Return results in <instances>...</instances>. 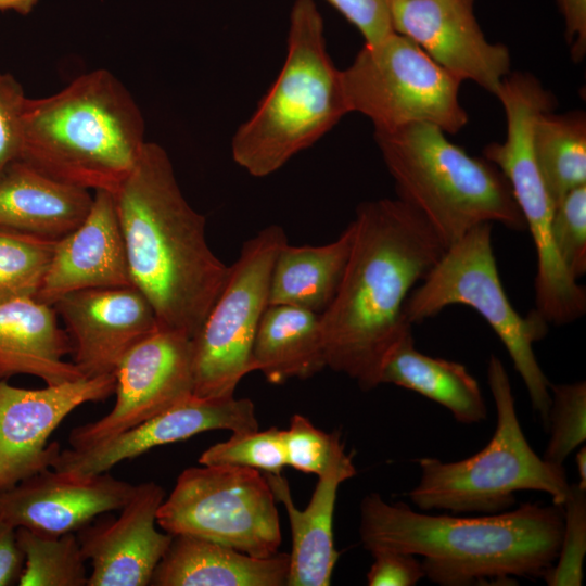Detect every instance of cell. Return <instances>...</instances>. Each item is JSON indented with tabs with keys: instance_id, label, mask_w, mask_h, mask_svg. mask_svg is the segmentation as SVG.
I'll return each instance as SVG.
<instances>
[{
	"instance_id": "6da1fadb",
	"label": "cell",
	"mask_w": 586,
	"mask_h": 586,
	"mask_svg": "<svg viewBox=\"0 0 586 586\" xmlns=\"http://www.w3.org/2000/svg\"><path fill=\"white\" fill-rule=\"evenodd\" d=\"M352 225L347 265L320 323L327 367L370 391L388 356L412 336L405 303L446 247L397 198L361 203Z\"/></svg>"
},
{
	"instance_id": "7a4b0ae2",
	"label": "cell",
	"mask_w": 586,
	"mask_h": 586,
	"mask_svg": "<svg viewBox=\"0 0 586 586\" xmlns=\"http://www.w3.org/2000/svg\"><path fill=\"white\" fill-rule=\"evenodd\" d=\"M113 194L132 285L161 328L193 339L231 271L207 243L205 216L188 203L168 154L154 142H145Z\"/></svg>"
},
{
	"instance_id": "3957f363",
	"label": "cell",
	"mask_w": 586,
	"mask_h": 586,
	"mask_svg": "<svg viewBox=\"0 0 586 586\" xmlns=\"http://www.w3.org/2000/svg\"><path fill=\"white\" fill-rule=\"evenodd\" d=\"M562 533V506L555 504L458 517L416 511L377 493L360 502L364 548L420 556L425 577L442 586L543 577L558 557Z\"/></svg>"
},
{
	"instance_id": "277c9868",
	"label": "cell",
	"mask_w": 586,
	"mask_h": 586,
	"mask_svg": "<svg viewBox=\"0 0 586 586\" xmlns=\"http://www.w3.org/2000/svg\"><path fill=\"white\" fill-rule=\"evenodd\" d=\"M144 137L133 97L99 68L52 95L27 98L18 160L59 181L114 193L135 167Z\"/></svg>"
},
{
	"instance_id": "5b68a950",
	"label": "cell",
	"mask_w": 586,
	"mask_h": 586,
	"mask_svg": "<svg viewBox=\"0 0 586 586\" xmlns=\"http://www.w3.org/2000/svg\"><path fill=\"white\" fill-rule=\"evenodd\" d=\"M374 140L397 199L423 217L445 247L481 224L526 229L502 173L453 143L441 128L415 123L374 130Z\"/></svg>"
},
{
	"instance_id": "8992f818",
	"label": "cell",
	"mask_w": 586,
	"mask_h": 586,
	"mask_svg": "<svg viewBox=\"0 0 586 586\" xmlns=\"http://www.w3.org/2000/svg\"><path fill=\"white\" fill-rule=\"evenodd\" d=\"M323 20L314 0H295L283 66L231 141L234 162L266 177L309 148L348 113L341 71L332 63Z\"/></svg>"
},
{
	"instance_id": "52a82bcc",
	"label": "cell",
	"mask_w": 586,
	"mask_h": 586,
	"mask_svg": "<svg viewBox=\"0 0 586 586\" xmlns=\"http://www.w3.org/2000/svg\"><path fill=\"white\" fill-rule=\"evenodd\" d=\"M487 383L496 407V426L487 445L473 456L446 462L418 459L420 480L409 498L421 511L492 514L515 504L519 491L548 494L562 506L570 489L563 466L539 457L528 444L515 410L509 375L492 355Z\"/></svg>"
},
{
	"instance_id": "ba28073f",
	"label": "cell",
	"mask_w": 586,
	"mask_h": 586,
	"mask_svg": "<svg viewBox=\"0 0 586 586\" xmlns=\"http://www.w3.org/2000/svg\"><path fill=\"white\" fill-rule=\"evenodd\" d=\"M492 224H481L447 246L404 306L410 324L420 323L450 305H466L488 323L506 347L532 406L546 428L550 382L533 345L546 336L548 322L535 310L520 315L502 286L492 243Z\"/></svg>"
},
{
	"instance_id": "9c48e42d",
	"label": "cell",
	"mask_w": 586,
	"mask_h": 586,
	"mask_svg": "<svg viewBox=\"0 0 586 586\" xmlns=\"http://www.w3.org/2000/svg\"><path fill=\"white\" fill-rule=\"evenodd\" d=\"M461 84L415 41L396 31L365 44L341 71L348 113L365 115L374 130L425 123L457 133L469 120L459 99Z\"/></svg>"
},
{
	"instance_id": "30bf717a",
	"label": "cell",
	"mask_w": 586,
	"mask_h": 586,
	"mask_svg": "<svg viewBox=\"0 0 586 586\" xmlns=\"http://www.w3.org/2000/svg\"><path fill=\"white\" fill-rule=\"evenodd\" d=\"M183 470L157 511L170 535L208 539L246 555L267 558L281 545L277 498L264 472L228 464Z\"/></svg>"
},
{
	"instance_id": "8fae6325",
	"label": "cell",
	"mask_w": 586,
	"mask_h": 586,
	"mask_svg": "<svg viewBox=\"0 0 586 586\" xmlns=\"http://www.w3.org/2000/svg\"><path fill=\"white\" fill-rule=\"evenodd\" d=\"M285 242L284 230L270 225L243 243L226 285L192 339L193 395L233 397L242 378L253 372V344L268 306L271 270Z\"/></svg>"
},
{
	"instance_id": "7c38bea8",
	"label": "cell",
	"mask_w": 586,
	"mask_h": 586,
	"mask_svg": "<svg viewBox=\"0 0 586 586\" xmlns=\"http://www.w3.org/2000/svg\"><path fill=\"white\" fill-rule=\"evenodd\" d=\"M116 400L112 410L71 431V448L106 441L193 395L192 339L165 328L142 339L114 371Z\"/></svg>"
},
{
	"instance_id": "4fadbf2b",
	"label": "cell",
	"mask_w": 586,
	"mask_h": 586,
	"mask_svg": "<svg viewBox=\"0 0 586 586\" xmlns=\"http://www.w3.org/2000/svg\"><path fill=\"white\" fill-rule=\"evenodd\" d=\"M114 373L23 388L0 379V492L52 468L61 447L48 444L60 423L78 406L115 392Z\"/></svg>"
},
{
	"instance_id": "5bb4252c",
	"label": "cell",
	"mask_w": 586,
	"mask_h": 586,
	"mask_svg": "<svg viewBox=\"0 0 586 586\" xmlns=\"http://www.w3.org/2000/svg\"><path fill=\"white\" fill-rule=\"evenodd\" d=\"M390 10L393 30L459 80H471L496 95L511 73L508 48L486 39L474 0H390Z\"/></svg>"
},
{
	"instance_id": "9a60e30c",
	"label": "cell",
	"mask_w": 586,
	"mask_h": 586,
	"mask_svg": "<svg viewBox=\"0 0 586 586\" xmlns=\"http://www.w3.org/2000/svg\"><path fill=\"white\" fill-rule=\"evenodd\" d=\"M52 306L71 339L73 362L86 378L114 373L133 345L161 328L133 285L71 292Z\"/></svg>"
},
{
	"instance_id": "2e32d148",
	"label": "cell",
	"mask_w": 586,
	"mask_h": 586,
	"mask_svg": "<svg viewBox=\"0 0 586 586\" xmlns=\"http://www.w3.org/2000/svg\"><path fill=\"white\" fill-rule=\"evenodd\" d=\"M259 430L249 398H201L195 395L93 446L60 450L52 469L80 475L107 472L117 463L152 448L181 442L203 432Z\"/></svg>"
},
{
	"instance_id": "e0dca14e",
	"label": "cell",
	"mask_w": 586,
	"mask_h": 586,
	"mask_svg": "<svg viewBox=\"0 0 586 586\" xmlns=\"http://www.w3.org/2000/svg\"><path fill=\"white\" fill-rule=\"evenodd\" d=\"M165 499L155 482L135 485L117 518L90 522L77 537L92 571L87 586H148L173 535L156 528Z\"/></svg>"
},
{
	"instance_id": "ac0fdd59",
	"label": "cell",
	"mask_w": 586,
	"mask_h": 586,
	"mask_svg": "<svg viewBox=\"0 0 586 586\" xmlns=\"http://www.w3.org/2000/svg\"><path fill=\"white\" fill-rule=\"evenodd\" d=\"M133 489L107 472L80 475L49 468L0 492V518L47 535L77 533L99 515L120 510Z\"/></svg>"
},
{
	"instance_id": "d6986e66",
	"label": "cell",
	"mask_w": 586,
	"mask_h": 586,
	"mask_svg": "<svg viewBox=\"0 0 586 586\" xmlns=\"http://www.w3.org/2000/svg\"><path fill=\"white\" fill-rule=\"evenodd\" d=\"M132 285L114 194L94 191L82 221L56 241L36 297L52 305L79 290Z\"/></svg>"
},
{
	"instance_id": "ffe728a7",
	"label": "cell",
	"mask_w": 586,
	"mask_h": 586,
	"mask_svg": "<svg viewBox=\"0 0 586 586\" xmlns=\"http://www.w3.org/2000/svg\"><path fill=\"white\" fill-rule=\"evenodd\" d=\"M56 318L53 306L35 295L0 297V379L28 374L53 385L86 378L64 360L73 347Z\"/></svg>"
},
{
	"instance_id": "44dd1931",
	"label": "cell",
	"mask_w": 586,
	"mask_h": 586,
	"mask_svg": "<svg viewBox=\"0 0 586 586\" xmlns=\"http://www.w3.org/2000/svg\"><path fill=\"white\" fill-rule=\"evenodd\" d=\"M277 498L285 507L292 535L286 586H329L339 552L333 543V514L340 485L356 474L353 454L346 450L318 476L305 509L293 502L289 483L281 473H265Z\"/></svg>"
},
{
	"instance_id": "7402d4cb",
	"label": "cell",
	"mask_w": 586,
	"mask_h": 586,
	"mask_svg": "<svg viewBox=\"0 0 586 586\" xmlns=\"http://www.w3.org/2000/svg\"><path fill=\"white\" fill-rule=\"evenodd\" d=\"M290 555L267 558L191 535H173L153 586H286Z\"/></svg>"
},
{
	"instance_id": "603a6c76",
	"label": "cell",
	"mask_w": 586,
	"mask_h": 586,
	"mask_svg": "<svg viewBox=\"0 0 586 586\" xmlns=\"http://www.w3.org/2000/svg\"><path fill=\"white\" fill-rule=\"evenodd\" d=\"M93 195L22 160L0 175V227L58 241L85 218Z\"/></svg>"
},
{
	"instance_id": "cb8c5ba5",
	"label": "cell",
	"mask_w": 586,
	"mask_h": 586,
	"mask_svg": "<svg viewBox=\"0 0 586 586\" xmlns=\"http://www.w3.org/2000/svg\"><path fill=\"white\" fill-rule=\"evenodd\" d=\"M252 367L273 384L320 372L327 367L320 315L290 305H268L256 331Z\"/></svg>"
},
{
	"instance_id": "d4e9b609",
	"label": "cell",
	"mask_w": 586,
	"mask_h": 586,
	"mask_svg": "<svg viewBox=\"0 0 586 586\" xmlns=\"http://www.w3.org/2000/svg\"><path fill=\"white\" fill-rule=\"evenodd\" d=\"M354 239L352 222L331 243L279 250L270 276L268 305H290L321 315L340 288Z\"/></svg>"
},
{
	"instance_id": "484cf974",
	"label": "cell",
	"mask_w": 586,
	"mask_h": 586,
	"mask_svg": "<svg viewBox=\"0 0 586 586\" xmlns=\"http://www.w3.org/2000/svg\"><path fill=\"white\" fill-rule=\"evenodd\" d=\"M380 383L416 392L445 407L463 424L487 419V407L476 379L457 361L431 357L405 340L383 365Z\"/></svg>"
},
{
	"instance_id": "4316f807",
	"label": "cell",
	"mask_w": 586,
	"mask_h": 586,
	"mask_svg": "<svg viewBox=\"0 0 586 586\" xmlns=\"http://www.w3.org/2000/svg\"><path fill=\"white\" fill-rule=\"evenodd\" d=\"M536 164L546 190L557 204L586 184V117L584 112L542 113L534 125Z\"/></svg>"
},
{
	"instance_id": "83f0119b",
	"label": "cell",
	"mask_w": 586,
	"mask_h": 586,
	"mask_svg": "<svg viewBox=\"0 0 586 586\" xmlns=\"http://www.w3.org/2000/svg\"><path fill=\"white\" fill-rule=\"evenodd\" d=\"M24 557L22 586H87L86 562L76 533L47 535L16 528Z\"/></svg>"
},
{
	"instance_id": "f1b7e54d",
	"label": "cell",
	"mask_w": 586,
	"mask_h": 586,
	"mask_svg": "<svg viewBox=\"0 0 586 586\" xmlns=\"http://www.w3.org/2000/svg\"><path fill=\"white\" fill-rule=\"evenodd\" d=\"M56 241L0 227V297L36 295Z\"/></svg>"
},
{
	"instance_id": "f546056e",
	"label": "cell",
	"mask_w": 586,
	"mask_h": 586,
	"mask_svg": "<svg viewBox=\"0 0 586 586\" xmlns=\"http://www.w3.org/2000/svg\"><path fill=\"white\" fill-rule=\"evenodd\" d=\"M546 430L550 437L543 458L558 466L586 438V382L549 385Z\"/></svg>"
},
{
	"instance_id": "4dcf8cb0",
	"label": "cell",
	"mask_w": 586,
	"mask_h": 586,
	"mask_svg": "<svg viewBox=\"0 0 586 586\" xmlns=\"http://www.w3.org/2000/svg\"><path fill=\"white\" fill-rule=\"evenodd\" d=\"M200 464H228L252 468L265 473L280 474L286 466L282 430L234 432L224 442L205 449Z\"/></svg>"
},
{
	"instance_id": "1f68e13d",
	"label": "cell",
	"mask_w": 586,
	"mask_h": 586,
	"mask_svg": "<svg viewBox=\"0 0 586 586\" xmlns=\"http://www.w3.org/2000/svg\"><path fill=\"white\" fill-rule=\"evenodd\" d=\"M563 510V533L553 565L543 576L549 586H581L586 553V489L570 484Z\"/></svg>"
},
{
	"instance_id": "d6a6232c",
	"label": "cell",
	"mask_w": 586,
	"mask_h": 586,
	"mask_svg": "<svg viewBox=\"0 0 586 586\" xmlns=\"http://www.w3.org/2000/svg\"><path fill=\"white\" fill-rule=\"evenodd\" d=\"M286 466L304 473L323 475L345 451L339 432L327 433L305 416L295 413L282 430Z\"/></svg>"
},
{
	"instance_id": "836d02e7",
	"label": "cell",
	"mask_w": 586,
	"mask_h": 586,
	"mask_svg": "<svg viewBox=\"0 0 586 586\" xmlns=\"http://www.w3.org/2000/svg\"><path fill=\"white\" fill-rule=\"evenodd\" d=\"M551 237L561 263L578 280L586 273V184L555 204Z\"/></svg>"
},
{
	"instance_id": "e575fe53",
	"label": "cell",
	"mask_w": 586,
	"mask_h": 586,
	"mask_svg": "<svg viewBox=\"0 0 586 586\" xmlns=\"http://www.w3.org/2000/svg\"><path fill=\"white\" fill-rule=\"evenodd\" d=\"M26 100L15 77L0 72V175L20 157Z\"/></svg>"
},
{
	"instance_id": "d590c367",
	"label": "cell",
	"mask_w": 586,
	"mask_h": 586,
	"mask_svg": "<svg viewBox=\"0 0 586 586\" xmlns=\"http://www.w3.org/2000/svg\"><path fill=\"white\" fill-rule=\"evenodd\" d=\"M364 37L365 44H374L391 33L390 0H326Z\"/></svg>"
},
{
	"instance_id": "8d00e7d4",
	"label": "cell",
	"mask_w": 586,
	"mask_h": 586,
	"mask_svg": "<svg viewBox=\"0 0 586 586\" xmlns=\"http://www.w3.org/2000/svg\"><path fill=\"white\" fill-rule=\"evenodd\" d=\"M369 586H413L425 577L421 561L411 553L380 550L371 553Z\"/></svg>"
},
{
	"instance_id": "74e56055",
	"label": "cell",
	"mask_w": 586,
	"mask_h": 586,
	"mask_svg": "<svg viewBox=\"0 0 586 586\" xmlns=\"http://www.w3.org/2000/svg\"><path fill=\"white\" fill-rule=\"evenodd\" d=\"M557 3L572 59L582 61L586 53V0H557Z\"/></svg>"
},
{
	"instance_id": "f35d334b",
	"label": "cell",
	"mask_w": 586,
	"mask_h": 586,
	"mask_svg": "<svg viewBox=\"0 0 586 586\" xmlns=\"http://www.w3.org/2000/svg\"><path fill=\"white\" fill-rule=\"evenodd\" d=\"M23 568L16 528L0 518V586L18 584Z\"/></svg>"
},
{
	"instance_id": "ab89813d",
	"label": "cell",
	"mask_w": 586,
	"mask_h": 586,
	"mask_svg": "<svg viewBox=\"0 0 586 586\" xmlns=\"http://www.w3.org/2000/svg\"><path fill=\"white\" fill-rule=\"evenodd\" d=\"M38 0H0V10H13L21 14L29 13Z\"/></svg>"
},
{
	"instance_id": "60d3db41",
	"label": "cell",
	"mask_w": 586,
	"mask_h": 586,
	"mask_svg": "<svg viewBox=\"0 0 586 586\" xmlns=\"http://www.w3.org/2000/svg\"><path fill=\"white\" fill-rule=\"evenodd\" d=\"M576 468L578 473V485L586 489V448L583 446L575 456Z\"/></svg>"
}]
</instances>
